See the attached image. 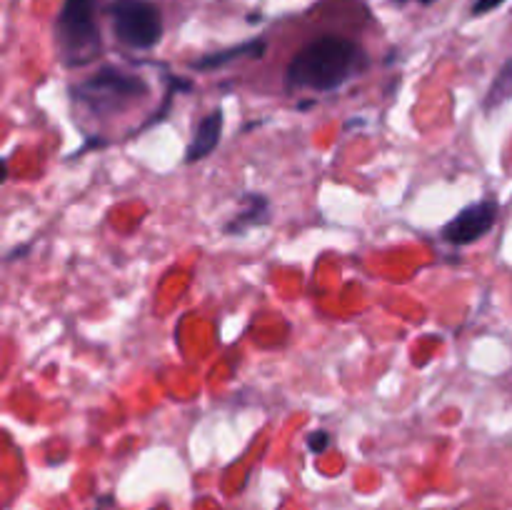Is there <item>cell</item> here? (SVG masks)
<instances>
[{
	"mask_svg": "<svg viewBox=\"0 0 512 510\" xmlns=\"http://www.w3.org/2000/svg\"><path fill=\"white\" fill-rule=\"evenodd\" d=\"M365 68H368V55L358 43L343 35H320L290 60L285 85L290 90L330 93L343 88Z\"/></svg>",
	"mask_w": 512,
	"mask_h": 510,
	"instance_id": "1",
	"label": "cell"
},
{
	"mask_svg": "<svg viewBox=\"0 0 512 510\" xmlns=\"http://www.w3.org/2000/svg\"><path fill=\"white\" fill-rule=\"evenodd\" d=\"M55 45L58 58L68 68L93 63L103 53V38L95 23V0H65L55 20Z\"/></svg>",
	"mask_w": 512,
	"mask_h": 510,
	"instance_id": "2",
	"label": "cell"
},
{
	"mask_svg": "<svg viewBox=\"0 0 512 510\" xmlns=\"http://www.w3.org/2000/svg\"><path fill=\"white\" fill-rule=\"evenodd\" d=\"M73 98L93 115H113L130 108L150 93L148 83L140 75L105 65L80 85H73Z\"/></svg>",
	"mask_w": 512,
	"mask_h": 510,
	"instance_id": "3",
	"label": "cell"
},
{
	"mask_svg": "<svg viewBox=\"0 0 512 510\" xmlns=\"http://www.w3.org/2000/svg\"><path fill=\"white\" fill-rule=\"evenodd\" d=\"M115 38L133 50H150L163 38V15L148 0H115L108 8Z\"/></svg>",
	"mask_w": 512,
	"mask_h": 510,
	"instance_id": "4",
	"label": "cell"
},
{
	"mask_svg": "<svg viewBox=\"0 0 512 510\" xmlns=\"http://www.w3.org/2000/svg\"><path fill=\"white\" fill-rule=\"evenodd\" d=\"M498 223V203L495 200H478L460 210L450 223L443 225L440 235L450 245H470L488 235Z\"/></svg>",
	"mask_w": 512,
	"mask_h": 510,
	"instance_id": "5",
	"label": "cell"
},
{
	"mask_svg": "<svg viewBox=\"0 0 512 510\" xmlns=\"http://www.w3.org/2000/svg\"><path fill=\"white\" fill-rule=\"evenodd\" d=\"M270 223V200L263 193H245L243 205L233 220L223 225L225 235H245L253 228H263Z\"/></svg>",
	"mask_w": 512,
	"mask_h": 510,
	"instance_id": "6",
	"label": "cell"
},
{
	"mask_svg": "<svg viewBox=\"0 0 512 510\" xmlns=\"http://www.w3.org/2000/svg\"><path fill=\"white\" fill-rule=\"evenodd\" d=\"M223 123V108L210 110V113L200 120L198 128H195L193 143L188 145V153H185V163H198V160L208 158V155L218 148L220 135H223Z\"/></svg>",
	"mask_w": 512,
	"mask_h": 510,
	"instance_id": "7",
	"label": "cell"
},
{
	"mask_svg": "<svg viewBox=\"0 0 512 510\" xmlns=\"http://www.w3.org/2000/svg\"><path fill=\"white\" fill-rule=\"evenodd\" d=\"M265 53V40H250V43L233 45V48L218 50V53H210L205 58H200L198 63H193L195 70H215L223 68V65L233 63L238 58H260Z\"/></svg>",
	"mask_w": 512,
	"mask_h": 510,
	"instance_id": "8",
	"label": "cell"
},
{
	"mask_svg": "<svg viewBox=\"0 0 512 510\" xmlns=\"http://www.w3.org/2000/svg\"><path fill=\"white\" fill-rule=\"evenodd\" d=\"M512 93V60H508V63L503 65V70L498 73V78H495L493 88L488 90V98H485L483 108L485 110H493L498 108L500 103H503L505 98Z\"/></svg>",
	"mask_w": 512,
	"mask_h": 510,
	"instance_id": "9",
	"label": "cell"
},
{
	"mask_svg": "<svg viewBox=\"0 0 512 510\" xmlns=\"http://www.w3.org/2000/svg\"><path fill=\"white\" fill-rule=\"evenodd\" d=\"M330 448V433L328 430H315V433L308 435V450L313 455L325 453Z\"/></svg>",
	"mask_w": 512,
	"mask_h": 510,
	"instance_id": "10",
	"label": "cell"
},
{
	"mask_svg": "<svg viewBox=\"0 0 512 510\" xmlns=\"http://www.w3.org/2000/svg\"><path fill=\"white\" fill-rule=\"evenodd\" d=\"M505 0H475L473 3V15H488L490 10L500 8Z\"/></svg>",
	"mask_w": 512,
	"mask_h": 510,
	"instance_id": "11",
	"label": "cell"
},
{
	"mask_svg": "<svg viewBox=\"0 0 512 510\" xmlns=\"http://www.w3.org/2000/svg\"><path fill=\"white\" fill-rule=\"evenodd\" d=\"M30 245H23V248H13L8 255H5V260H15V258H23V253H28Z\"/></svg>",
	"mask_w": 512,
	"mask_h": 510,
	"instance_id": "12",
	"label": "cell"
},
{
	"mask_svg": "<svg viewBox=\"0 0 512 510\" xmlns=\"http://www.w3.org/2000/svg\"><path fill=\"white\" fill-rule=\"evenodd\" d=\"M313 105H315V100H305V103H300L298 108L300 110H308V108H313Z\"/></svg>",
	"mask_w": 512,
	"mask_h": 510,
	"instance_id": "13",
	"label": "cell"
},
{
	"mask_svg": "<svg viewBox=\"0 0 512 510\" xmlns=\"http://www.w3.org/2000/svg\"><path fill=\"white\" fill-rule=\"evenodd\" d=\"M420 3H423V5H430V3H435V0H420Z\"/></svg>",
	"mask_w": 512,
	"mask_h": 510,
	"instance_id": "14",
	"label": "cell"
}]
</instances>
